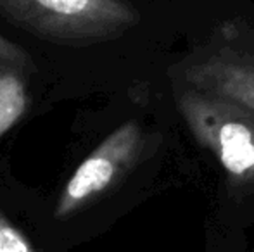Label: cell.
Segmentation results:
<instances>
[{
	"mask_svg": "<svg viewBox=\"0 0 254 252\" xmlns=\"http://www.w3.org/2000/svg\"><path fill=\"white\" fill-rule=\"evenodd\" d=\"M35 74L37 64L28 50L0 33V138L30 109Z\"/></svg>",
	"mask_w": 254,
	"mask_h": 252,
	"instance_id": "obj_5",
	"label": "cell"
},
{
	"mask_svg": "<svg viewBox=\"0 0 254 252\" xmlns=\"http://www.w3.org/2000/svg\"><path fill=\"white\" fill-rule=\"evenodd\" d=\"M144 149L145 133L137 121H127L111 131L64 183L54 218L67 219L102 197L137 166Z\"/></svg>",
	"mask_w": 254,
	"mask_h": 252,
	"instance_id": "obj_4",
	"label": "cell"
},
{
	"mask_svg": "<svg viewBox=\"0 0 254 252\" xmlns=\"http://www.w3.org/2000/svg\"><path fill=\"white\" fill-rule=\"evenodd\" d=\"M182 85L244 105L254 112V30L242 19L223 21L175 66Z\"/></svg>",
	"mask_w": 254,
	"mask_h": 252,
	"instance_id": "obj_3",
	"label": "cell"
},
{
	"mask_svg": "<svg viewBox=\"0 0 254 252\" xmlns=\"http://www.w3.org/2000/svg\"><path fill=\"white\" fill-rule=\"evenodd\" d=\"M177 105L190 133L216 157L228 178L254 185V112L187 85L178 90Z\"/></svg>",
	"mask_w": 254,
	"mask_h": 252,
	"instance_id": "obj_2",
	"label": "cell"
},
{
	"mask_svg": "<svg viewBox=\"0 0 254 252\" xmlns=\"http://www.w3.org/2000/svg\"><path fill=\"white\" fill-rule=\"evenodd\" d=\"M0 17L40 40L88 47L123 37L140 23L128 0H0Z\"/></svg>",
	"mask_w": 254,
	"mask_h": 252,
	"instance_id": "obj_1",
	"label": "cell"
},
{
	"mask_svg": "<svg viewBox=\"0 0 254 252\" xmlns=\"http://www.w3.org/2000/svg\"><path fill=\"white\" fill-rule=\"evenodd\" d=\"M0 252H40L0 209Z\"/></svg>",
	"mask_w": 254,
	"mask_h": 252,
	"instance_id": "obj_6",
	"label": "cell"
}]
</instances>
